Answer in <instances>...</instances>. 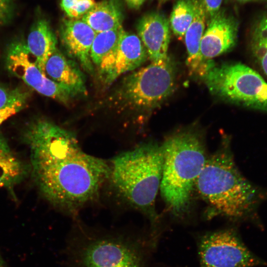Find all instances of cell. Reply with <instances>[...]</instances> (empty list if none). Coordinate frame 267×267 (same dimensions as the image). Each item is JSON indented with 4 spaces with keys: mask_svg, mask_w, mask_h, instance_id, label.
<instances>
[{
    "mask_svg": "<svg viewBox=\"0 0 267 267\" xmlns=\"http://www.w3.org/2000/svg\"><path fill=\"white\" fill-rule=\"evenodd\" d=\"M23 137L41 193L54 207L75 218L98 196L109 176V163L84 152L74 133L45 119L32 121Z\"/></svg>",
    "mask_w": 267,
    "mask_h": 267,
    "instance_id": "cell-1",
    "label": "cell"
},
{
    "mask_svg": "<svg viewBox=\"0 0 267 267\" xmlns=\"http://www.w3.org/2000/svg\"><path fill=\"white\" fill-rule=\"evenodd\" d=\"M162 145L148 141L122 152L109 163L108 179L118 197L149 220L151 238L158 221L155 200L162 178Z\"/></svg>",
    "mask_w": 267,
    "mask_h": 267,
    "instance_id": "cell-2",
    "label": "cell"
},
{
    "mask_svg": "<svg viewBox=\"0 0 267 267\" xmlns=\"http://www.w3.org/2000/svg\"><path fill=\"white\" fill-rule=\"evenodd\" d=\"M195 187L209 206V218H244L253 212L260 197L257 187L237 168L227 137L208 156Z\"/></svg>",
    "mask_w": 267,
    "mask_h": 267,
    "instance_id": "cell-3",
    "label": "cell"
},
{
    "mask_svg": "<svg viewBox=\"0 0 267 267\" xmlns=\"http://www.w3.org/2000/svg\"><path fill=\"white\" fill-rule=\"evenodd\" d=\"M162 147L161 195L171 212L180 217L188 209L196 180L208 157L205 137L200 130L189 127L170 134Z\"/></svg>",
    "mask_w": 267,
    "mask_h": 267,
    "instance_id": "cell-4",
    "label": "cell"
},
{
    "mask_svg": "<svg viewBox=\"0 0 267 267\" xmlns=\"http://www.w3.org/2000/svg\"><path fill=\"white\" fill-rule=\"evenodd\" d=\"M65 251L68 267H144L142 244L126 232L99 230L78 223Z\"/></svg>",
    "mask_w": 267,
    "mask_h": 267,
    "instance_id": "cell-5",
    "label": "cell"
},
{
    "mask_svg": "<svg viewBox=\"0 0 267 267\" xmlns=\"http://www.w3.org/2000/svg\"><path fill=\"white\" fill-rule=\"evenodd\" d=\"M214 95L230 103L267 113V82L240 62L215 64L201 77Z\"/></svg>",
    "mask_w": 267,
    "mask_h": 267,
    "instance_id": "cell-6",
    "label": "cell"
},
{
    "mask_svg": "<svg viewBox=\"0 0 267 267\" xmlns=\"http://www.w3.org/2000/svg\"><path fill=\"white\" fill-rule=\"evenodd\" d=\"M175 66L171 59L162 65L151 63L128 75L113 97L124 108L150 111L162 104L174 91Z\"/></svg>",
    "mask_w": 267,
    "mask_h": 267,
    "instance_id": "cell-7",
    "label": "cell"
},
{
    "mask_svg": "<svg viewBox=\"0 0 267 267\" xmlns=\"http://www.w3.org/2000/svg\"><path fill=\"white\" fill-rule=\"evenodd\" d=\"M198 250L200 267H256L266 264L233 228L203 234L198 240Z\"/></svg>",
    "mask_w": 267,
    "mask_h": 267,
    "instance_id": "cell-8",
    "label": "cell"
},
{
    "mask_svg": "<svg viewBox=\"0 0 267 267\" xmlns=\"http://www.w3.org/2000/svg\"><path fill=\"white\" fill-rule=\"evenodd\" d=\"M5 62L10 73L43 95L65 104L77 96L70 89L54 82L41 71L25 42L16 41L10 44Z\"/></svg>",
    "mask_w": 267,
    "mask_h": 267,
    "instance_id": "cell-9",
    "label": "cell"
},
{
    "mask_svg": "<svg viewBox=\"0 0 267 267\" xmlns=\"http://www.w3.org/2000/svg\"><path fill=\"white\" fill-rule=\"evenodd\" d=\"M148 58L138 36L124 31L117 44L97 66L100 77L104 83L111 84L122 74L139 67Z\"/></svg>",
    "mask_w": 267,
    "mask_h": 267,
    "instance_id": "cell-10",
    "label": "cell"
},
{
    "mask_svg": "<svg viewBox=\"0 0 267 267\" xmlns=\"http://www.w3.org/2000/svg\"><path fill=\"white\" fill-rule=\"evenodd\" d=\"M206 29L202 37L200 54L204 61L229 51L236 45L238 22L225 10H220L209 18Z\"/></svg>",
    "mask_w": 267,
    "mask_h": 267,
    "instance_id": "cell-11",
    "label": "cell"
},
{
    "mask_svg": "<svg viewBox=\"0 0 267 267\" xmlns=\"http://www.w3.org/2000/svg\"><path fill=\"white\" fill-rule=\"evenodd\" d=\"M136 29L151 63L162 65L170 59L168 51L171 28L165 15L158 12L145 14L139 20Z\"/></svg>",
    "mask_w": 267,
    "mask_h": 267,
    "instance_id": "cell-12",
    "label": "cell"
},
{
    "mask_svg": "<svg viewBox=\"0 0 267 267\" xmlns=\"http://www.w3.org/2000/svg\"><path fill=\"white\" fill-rule=\"evenodd\" d=\"M96 34L88 24L79 19L64 20L60 29L61 41L68 54L89 73L93 69L90 51Z\"/></svg>",
    "mask_w": 267,
    "mask_h": 267,
    "instance_id": "cell-13",
    "label": "cell"
},
{
    "mask_svg": "<svg viewBox=\"0 0 267 267\" xmlns=\"http://www.w3.org/2000/svg\"><path fill=\"white\" fill-rule=\"evenodd\" d=\"M193 2L194 17L184 37L187 51L186 63L191 73L201 78L215 63L213 60L204 61L201 57V42L208 17L201 0H193Z\"/></svg>",
    "mask_w": 267,
    "mask_h": 267,
    "instance_id": "cell-14",
    "label": "cell"
},
{
    "mask_svg": "<svg viewBox=\"0 0 267 267\" xmlns=\"http://www.w3.org/2000/svg\"><path fill=\"white\" fill-rule=\"evenodd\" d=\"M44 73L51 80L72 91L77 96L87 93L83 74L75 62L57 48L47 60Z\"/></svg>",
    "mask_w": 267,
    "mask_h": 267,
    "instance_id": "cell-15",
    "label": "cell"
},
{
    "mask_svg": "<svg viewBox=\"0 0 267 267\" xmlns=\"http://www.w3.org/2000/svg\"><path fill=\"white\" fill-rule=\"evenodd\" d=\"M25 44L38 67L44 73L47 60L57 48L56 36L46 19L39 17L35 20Z\"/></svg>",
    "mask_w": 267,
    "mask_h": 267,
    "instance_id": "cell-16",
    "label": "cell"
},
{
    "mask_svg": "<svg viewBox=\"0 0 267 267\" xmlns=\"http://www.w3.org/2000/svg\"><path fill=\"white\" fill-rule=\"evenodd\" d=\"M81 19L97 33L122 26L123 14L115 1L105 0L95 3Z\"/></svg>",
    "mask_w": 267,
    "mask_h": 267,
    "instance_id": "cell-17",
    "label": "cell"
},
{
    "mask_svg": "<svg viewBox=\"0 0 267 267\" xmlns=\"http://www.w3.org/2000/svg\"><path fill=\"white\" fill-rule=\"evenodd\" d=\"M26 168L0 134V188L18 183L26 174Z\"/></svg>",
    "mask_w": 267,
    "mask_h": 267,
    "instance_id": "cell-18",
    "label": "cell"
},
{
    "mask_svg": "<svg viewBox=\"0 0 267 267\" xmlns=\"http://www.w3.org/2000/svg\"><path fill=\"white\" fill-rule=\"evenodd\" d=\"M249 45L255 63L267 77V12L258 18L252 26Z\"/></svg>",
    "mask_w": 267,
    "mask_h": 267,
    "instance_id": "cell-19",
    "label": "cell"
},
{
    "mask_svg": "<svg viewBox=\"0 0 267 267\" xmlns=\"http://www.w3.org/2000/svg\"><path fill=\"white\" fill-rule=\"evenodd\" d=\"M194 17L193 0H178L177 1L171 12L169 23L171 29L179 40L184 39Z\"/></svg>",
    "mask_w": 267,
    "mask_h": 267,
    "instance_id": "cell-20",
    "label": "cell"
},
{
    "mask_svg": "<svg viewBox=\"0 0 267 267\" xmlns=\"http://www.w3.org/2000/svg\"><path fill=\"white\" fill-rule=\"evenodd\" d=\"M125 30L122 26L113 30L97 33L92 42L90 56L97 66L118 44Z\"/></svg>",
    "mask_w": 267,
    "mask_h": 267,
    "instance_id": "cell-21",
    "label": "cell"
},
{
    "mask_svg": "<svg viewBox=\"0 0 267 267\" xmlns=\"http://www.w3.org/2000/svg\"><path fill=\"white\" fill-rule=\"evenodd\" d=\"M94 0H61L60 5L72 19L82 17L95 4Z\"/></svg>",
    "mask_w": 267,
    "mask_h": 267,
    "instance_id": "cell-22",
    "label": "cell"
},
{
    "mask_svg": "<svg viewBox=\"0 0 267 267\" xmlns=\"http://www.w3.org/2000/svg\"><path fill=\"white\" fill-rule=\"evenodd\" d=\"M29 92L20 88H10L0 84V108L21 100H28Z\"/></svg>",
    "mask_w": 267,
    "mask_h": 267,
    "instance_id": "cell-23",
    "label": "cell"
},
{
    "mask_svg": "<svg viewBox=\"0 0 267 267\" xmlns=\"http://www.w3.org/2000/svg\"><path fill=\"white\" fill-rule=\"evenodd\" d=\"M27 101L21 100L0 108V126L5 120L23 109Z\"/></svg>",
    "mask_w": 267,
    "mask_h": 267,
    "instance_id": "cell-24",
    "label": "cell"
},
{
    "mask_svg": "<svg viewBox=\"0 0 267 267\" xmlns=\"http://www.w3.org/2000/svg\"><path fill=\"white\" fill-rule=\"evenodd\" d=\"M13 10V0H0V27L11 19Z\"/></svg>",
    "mask_w": 267,
    "mask_h": 267,
    "instance_id": "cell-25",
    "label": "cell"
},
{
    "mask_svg": "<svg viewBox=\"0 0 267 267\" xmlns=\"http://www.w3.org/2000/svg\"><path fill=\"white\" fill-rule=\"evenodd\" d=\"M223 0H201L206 10L208 18L216 14L221 9Z\"/></svg>",
    "mask_w": 267,
    "mask_h": 267,
    "instance_id": "cell-26",
    "label": "cell"
},
{
    "mask_svg": "<svg viewBox=\"0 0 267 267\" xmlns=\"http://www.w3.org/2000/svg\"><path fill=\"white\" fill-rule=\"evenodd\" d=\"M145 0H126L128 5L132 8L138 9L143 3Z\"/></svg>",
    "mask_w": 267,
    "mask_h": 267,
    "instance_id": "cell-27",
    "label": "cell"
},
{
    "mask_svg": "<svg viewBox=\"0 0 267 267\" xmlns=\"http://www.w3.org/2000/svg\"><path fill=\"white\" fill-rule=\"evenodd\" d=\"M240 2H246L248 1H267V0H237Z\"/></svg>",
    "mask_w": 267,
    "mask_h": 267,
    "instance_id": "cell-28",
    "label": "cell"
},
{
    "mask_svg": "<svg viewBox=\"0 0 267 267\" xmlns=\"http://www.w3.org/2000/svg\"><path fill=\"white\" fill-rule=\"evenodd\" d=\"M0 267H5L4 262L0 256Z\"/></svg>",
    "mask_w": 267,
    "mask_h": 267,
    "instance_id": "cell-29",
    "label": "cell"
},
{
    "mask_svg": "<svg viewBox=\"0 0 267 267\" xmlns=\"http://www.w3.org/2000/svg\"><path fill=\"white\" fill-rule=\"evenodd\" d=\"M160 1H162V2H164V1H166L168 0H159Z\"/></svg>",
    "mask_w": 267,
    "mask_h": 267,
    "instance_id": "cell-30",
    "label": "cell"
}]
</instances>
